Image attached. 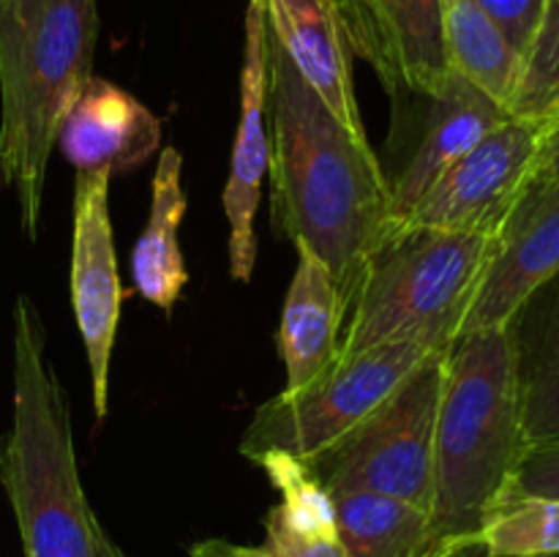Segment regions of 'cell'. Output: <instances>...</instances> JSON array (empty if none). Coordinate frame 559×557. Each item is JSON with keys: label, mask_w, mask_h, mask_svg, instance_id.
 <instances>
[{"label": "cell", "mask_w": 559, "mask_h": 557, "mask_svg": "<svg viewBox=\"0 0 559 557\" xmlns=\"http://www.w3.org/2000/svg\"><path fill=\"white\" fill-rule=\"evenodd\" d=\"M162 145L156 115L109 80L91 76L60 120L58 142L76 173H131Z\"/></svg>", "instance_id": "obj_14"}, {"label": "cell", "mask_w": 559, "mask_h": 557, "mask_svg": "<svg viewBox=\"0 0 559 557\" xmlns=\"http://www.w3.org/2000/svg\"><path fill=\"white\" fill-rule=\"evenodd\" d=\"M180 169H183V158H180L178 147H164L156 173H153L151 216H147L145 229L134 246V257H131L136 293L167 315H173L175 304L189 282L178 240L180 222H183L186 205H189L183 183H180Z\"/></svg>", "instance_id": "obj_18"}, {"label": "cell", "mask_w": 559, "mask_h": 557, "mask_svg": "<svg viewBox=\"0 0 559 557\" xmlns=\"http://www.w3.org/2000/svg\"><path fill=\"white\" fill-rule=\"evenodd\" d=\"M559 107V0H546L544 20L524 55L511 115L546 120Z\"/></svg>", "instance_id": "obj_22"}, {"label": "cell", "mask_w": 559, "mask_h": 557, "mask_svg": "<svg viewBox=\"0 0 559 557\" xmlns=\"http://www.w3.org/2000/svg\"><path fill=\"white\" fill-rule=\"evenodd\" d=\"M475 3L495 20L511 47L524 58L544 20L546 0H475Z\"/></svg>", "instance_id": "obj_24"}, {"label": "cell", "mask_w": 559, "mask_h": 557, "mask_svg": "<svg viewBox=\"0 0 559 557\" xmlns=\"http://www.w3.org/2000/svg\"><path fill=\"white\" fill-rule=\"evenodd\" d=\"M98 0H0V180L38 238L60 120L93 76Z\"/></svg>", "instance_id": "obj_4"}, {"label": "cell", "mask_w": 559, "mask_h": 557, "mask_svg": "<svg viewBox=\"0 0 559 557\" xmlns=\"http://www.w3.org/2000/svg\"><path fill=\"white\" fill-rule=\"evenodd\" d=\"M453 342L456 339L448 331L413 333L333 366L331 375L309 391L278 393L254 413L240 453L254 462L267 451H284L314 464L353 437L431 355L453 347Z\"/></svg>", "instance_id": "obj_6"}, {"label": "cell", "mask_w": 559, "mask_h": 557, "mask_svg": "<svg viewBox=\"0 0 559 557\" xmlns=\"http://www.w3.org/2000/svg\"><path fill=\"white\" fill-rule=\"evenodd\" d=\"M555 178H559V107L555 109L551 118H546L544 151H540L538 173H535V180H555Z\"/></svg>", "instance_id": "obj_26"}, {"label": "cell", "mask_w": 559, "mask_h": 557, "mask_svg": "<svg viewBox=\"0 0 559 557\" xmlns=\"http://www.w3.org/2000/svg\"><path fill=\"white\" fill-rule=\"evenodd\" d=\"M448 349L431 355L353 437L309 464L328 491L369 489L429 511Z\"/></svg>", "instance_id": "obj_7"}, {"label": "cell", "mask_w": 559, "mask_h": 557, "mask_svg": "<svg viewBox=\"0 0 559 557\" xmlns=\"http://www.w3.org/2000/svg\"><path fill=\"white\" fill-rule=\"evenodd\" d=\"M527 453L508 325L469 331L445 355L435 437L431 524L440 544L473 546Z\"/></svg>", "instance_id": "obj_2"}, {"label": "cell", "mask_w": 559, "mask_h": 557, "mask_svg": "<svg viewBox=\"0 0 559 557\" xmlns=\"http://www.w3.org/2000/svg\"><path fill=\"white\" fill-rule=\"evenodd\" d=\"M555 273H559V178L533 180L497 229L459 336L506 325Z\"/></svg>", "instance_id": "obj_10"}, {"label": "cell", "mask_w": 559, "mask_h": 557, "mask_svg": "<svg viewBox=\"0 0 559 557\" xmlns=\"http://www.w3.org/2000/svg\"><path fill=\"white\" fill-rule=\"evenodd\" d=\"M429 557H478V549H473V546H442V549L431 552Z\"/></svg>", "instance_id": "obj_28"}, {"label": "cell", "mask_w": 559, "mask_h": 557, "mask_svg": "<svg viewBox=\"0 0 559 557\" xmlns=\"http://www.w3.org/2000/svg\"><path fill=\"white\" fill-rule=\"evenodd\" d=\"M267 118V36L260 0H249L246 11L243 66H240V118L224 186V213L229 222V273L235 282H249L257 265L254 216L260 186L271 162Z\"/></svg>", "instance_id": "obj_12"}, {"label": "cell", "mask_w": 559, "mask_h": 557, "mask_svg": "<svg viewBox=\"0 0 559 557\" xmlns=\"http://www.w3.org/2000/svg\"><path fill=\"white\" fill-rule=\"evenodd\" d=\"M120 304L123 289L109 222V175L76 173L71 306L91 366L93 413L98 420L107 418L109 407V360L118 336Z\"/></svg>", "instance_id": "obj_9"}, {"label": "cell", "mask_w": 559, "mask_h": 557, "mask_svg": "<svg viewBox=\"0 0 559 557\" xmlns=\"http://www.w3.org/2000/svg\"><path fill=\"white\" fill-rule=\"evenodd\" d=\"M267 557H349L344 552L338 535H309L284 524L273 511L265 517V544Z\"/></svg>", "instance_id": "obj_23"}, {"label": "cell", "mask_w": 559, "mask_h": 557, "mask_svg": "<svg viewBox=\"0 0 559 557\" xmlns=\"http://www.w3.org/2000/svg\"><path fill=\"white\" fill-rule=\"evenodd\" d=\"M271 42L295 66L306 85L360 140H369L360 118L353 76V44L336 0H260Z\"/></svg>", "instance_id": "obj_13"}, {"label": "cell", "mask_w": 559, "mask_h": 557, "mask_svg": "<svg viewBox=\"0 0 559 557\" xmlns=\"http://www.w3.org/2000/svg\"><path fill=\"white\" fill-rule=\"evenodd\" d=\"M475 549L486 557L559 555V500L508 491L480 524Z\"/></svg>", "instance_id": "obj_21"}, {"label": "cell", "mask_w": 559, "mask_h": 557, "mask_svg": "<svg viewBox=\"0 0 559 557\" xmlns=\"http://www.w3.org/2000/svg\"><path fill=\"white\" fill-rule=\"evenodd\" d=\"M107 557H126V552L120 549V546L112 541V544H109V549H107Z\"/></svg>", "instance_id": "obj_29"}, {"label": "cell", "mask_w": 559, "mask_h": 557, "mask_svg": "<svg viewBox=\"0 0 559 557\" xmlns=\"http://www.w3.org/2000/svg\"><path fill=\"white\" fill-rule=\"evenodd\" d=\"M295 249L300 260L278 325V353L287 366V386L282 393L309 391L331 375L347 317V300L331 271L306 246Z\"/></svg>", "instance_id": "obj_16"}, {"label": "cell", "mask_w": 559, "mask_h": 557, "mask_svg": "<svg viewBox=\"0 0 559 557\" xmlns=\"http://www.w3.org/2000/svg\"><path fill=\"white\" fill-rule=\"evenodd\" d=\"M495 235L402 227L366 265L342 325L336 366L377 344L459 325L489 262Z\"/></svg>", "instance_id": "obj_5"}, {"label": "cell", "mask_w": 559, "mask_h": 557, "mask_svg": "<svg viewBox=\"0 0 559 557\" xmlns=\"http://www.w3.org/2000/svg\"><path fill=\"white\" fill-rule=\"evenodd\" d=\"M429 102L431 115L424 140H420L418 151L409 158L407 167L402 169V175L391 183L393 233L407 224L426 191L456 158H462L489 131H495L497 126L511 118L506 107H500L495 98H489L484 91L469 85L453 71L442 82L440 91L429 96Z\"/></svg>", "instance_id": "obj_15"}, {"label": "cell", "mask_w": 559, "mask_h": 557, "mask_svg": "<svg viewBox=\"0 0 559 557\" xmlns=\"http://www.w3.org/2000/svg\"><path fill=\"white\" fill-rule=\"evenodd\" d=\"M511 491L559 500V442L557 446L527 448L516 470Z\"/></svg>", "instance_id": "obj_25"}, {"label": "cell", "mask_w": 559, "mask_h": 557, "mask_svg": "<svg viewBox=\"0 0 559 557\" xmlns=\"http://www.w3.org/2000/svg\"><path fill=\"white\" fill-rule=\"evenodd\" d=\"M267 118L273 227L314 251L349 309L366 265L393 233L391 180L371 142L355 137L322 104L271 36Z\"/></svg>", "instance_id": "obj_1"}, {"label": "cell", "mask_w": 559, "mask_h": 557, "mask_svg": "<svg viewBox=\"0 0 559 557\" xmlns=\"http://www.w3.org/2000/svg\"><path fill=\"white\" fill-rule=\"evenodd\" d=\"M336 533L349 557H429L442 549L426 508L369 489L331 491ZM459 546V544H456Z\"/></svg>", "instance_id": "obj_19"}, {"label": "cell", "mask_w": 559, "mask_h": 557, "mask_svg": "<svg viewBox=\"0 0 559 557\" xmlns=\"http://www.w3.org/2000/svg\"><path fill=\"white\" fill-rule=\"evenodd\" d=\"M189 557H267L262 546L235 544L227 538H205L191 546Z\"/></svg>", "instance_id": "obj_27"}, {"label": "cell", "mask_w": 559, "mask_h": 557, "mask_svg": "<svg viewBox=\"0 0 559 557\" xmlns=\"http://www.w3.org/2000/svg\"><path fill=\"white\" fill-rule=\"evenodd\" d=\"M353 52L391 93L435 96L451 69L442 42V0H336Z\"/></svg>", "instance_id": "obj_11"}, {"label": "cell", "mask_w": 559, "mask_h": 557, "mask_svg": "<svg viewBox=\"0 0 559 557\" xmlns=\"http://www.w3.org/2000/svg\"><path fill=\"white\" fill-rule=\"evenodd\" d=\"M448 69L511 112L524 58L475 0H442Z\"/></svg>", "instance_id": "obj_20"}, {"label": "cell", "mask_w": 559, "mask_h": 557, "mask_svg": "<svg viewBox=\"0 0 559 557\" xmlns=\"http://www.w3.org/2000/svg\"><path fill=\"white\" fill-rule=\"evenodd\" d=\"M0 484L25 557H107L112 538L82 489L69 402L25 295L14 300V410L0 442Z\"/></svg>", "instance_id": "obj_3"}, {"label": "cell", "mask_w": 559, "mask_h": 557, "mask_svg": "<svg viewBox=\"0 0 559 557\" xmlns=\"http://www.w3.org/2000/svg\"><path fill=\"white\" fill-rule=\"evenodd\" d=\"M516 353L519 404L527 448L559 442V273L506 322Z\"/></svg>", "instance_id": "obj_17"}, {"label": "cell", "mask_w": 559, "mask_h": 557, "mask_svg": "<svg viewBox=\"0 0 559 557\" xmlns=\"http://www.w3.org/2000/svg\"><path fill=\"white\" fill-rule=\"evenodd\" d=\"M546 120L511 118L435 180L404 227L497 235L538 173Z\"/></svg>", "instance_id": "obj_8"}]
</instances>
